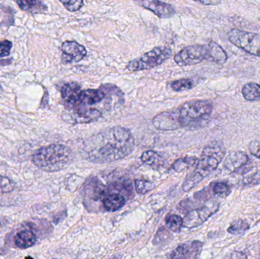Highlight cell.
<instances>
[{
    "instance_id": "17",
    "label": "cell",
    "mask_w": 260,
    "mask_h": 259,
    "mask_svg": "<svg viewBox=\"0 0 260 259\" xmlns=\"http://www.w3.org/2000/svg\"><path fill=\"white\" fill-rule=\"evenodd\" d=\"M37 238L35 234L29 230L20 231L15 235V245L19 249H28L36 243Z\"/></svg>"
},
{
    "instance_id": "5",
    "label": "cell",
    "mask_w": 260,
    "mask_h": 259,
    "mask_svg": "<svg viewBox=\"0 0 260 259\" xmlns=\"http://www.w3.org/2000/svg\"><path fill=\"white\" fill-rule=\"evenodd\" d=\"M212 109V103L208 100H191L183 103L177 109L182 127L200 125L208 120Z\"/></svg>"
},
{
    "instance_id": "22",
    "label": "cell",
    "mask_w": 260,
    "mask_h": 259,
    "mask_svg": "<svg viewBox=\"0 0 260 259\" xmlns=\"http://www.w3.org/2000/svg\"><path fill=\"white\" fill-rule=\"evenodd\" d=\"M250 229V225L244 220H238L233 222L228 228V233L232 235H243Z\"/></svg>"
},
{
    "instance_id": "8",
    "label": "cell",
    "mask_w": 260,
    "mask_h": 259,
    "mask_svg": "<svg viewBox=\"0 0 260 259\" xmlns=\"http://www.w3.org/2000/svg\"><path fill=\"white\" fill-rule=\"evenodd\" d=\"M220 204L218 202H209L208 205L196 208L189 211L183 219V226L192 229L203 225L209 217H212L219 209Z\"/></svg>"
},
{
    "instance_id": "24",
    "label": "cell",
    "mask_w": 260,
    "mask_h": 259,
    "mask_svg": "<svg viewBox=\"0 0 260 259\" xmlns=\"http://www.w3.org/2000/svg\"><path fill=\"white\" fill-rule=\"evenodd\" d=\"M213 196L218 198H226L230 195L231 187L224 182H218L214 184L212 188Z\"/></svg>"
},
{
    "instance_id": "3",
    "label": "cell",
    "mask_w": 260,
    "mask_h": 259,
    "mask_svg": "<svg viewBox=\"0 0 260 259\" xmlns=\"http://www.w3.org/2000/svg\"><path fill=\"white\" fill-rule=\"evenodd\" d=\"M227 59L226 52L215 42L188 46L174 56V61L180 66L197 65L204 60L224 64Z\"/></svg>"
},
{
    "instance_id": "6",
    "label": "cell",
    "mask_w": 260,
    "mask_h": 259,
    "mask_svg": "<svg viewBox=\"0 0 260 259\" xmlns=\"http://www.w3.org/2000/svg\"><path fill=\"white\" fill-rule=\"evenodd\" d=\"M172 55V50L167 47H158L142 55L141 57L130 61L126 66L129 71H143L158 66Z\"/></svg>"
},
{
    "instance_id": "20",
    "label": "cell",
    "mask_w": 260,
    "mask_h": 259,
    "mask_svg": "<svg viewBox=\"0 0 260 259\" xmlns=\"http://www.w3.org/2000/svg\"><path fill=\"white\" fill-rule=\"evenodd\" d=\"M242 94L249 101L260 100V85L254 82L246 84L242 88Z\"/></svg>"
},
{
    "instance_id": "11",
    "label": "cell",
    "mask_w": 260,
    "mask_h": 259,
    "mask_svg": "<svg viewBox=\"0 0 260 259\" xmlns=\"http://www.w3.org/2000/svg\"><path fill=\"white\" fill-rule=\"evenodd\" d=\"M62 61L66 63L80 62L87 55L85 47L76 41H67L62 43Z\"/></svg>"
},
{
    "instance_id": "33",
    "label": "cell",
    "mask_w": 260,
    "mask_h": 259,
    "mask_svg": "<svg viewBox=\"0 0 260 259\" xmlns=\"http://www.w3.org/2000/svg\"><path fill=\"white\" fill-rule=\"evenodd\" d=\"M192 1L197 2L201 4L206 5V6H215V5L219 4L221 0H192Z\"/></svg>"
},
{
    "instance_id": "10",
    "label": "cell",
    "mask_w": 260,
    "mask_h": 259,
    "mask_svg": "<svg viewBox=\"0 0 260 259\" xmlns=\"http://www.w3.org/2000/svg\"><path fill=\"white\" fill-rule=\"evenodd\" d=\"M152 124L160 131H173L182 127L177 109L158 114L153 119Z\"/></svg>"
},
{
    "instance_id": "32",
    "label": "cell",
    "mask_w": 260,
    "mask_h": 259,
    "mask_svg": "<svg viewBox=\"0 0 260 259\" xmlns=\"http://www.w3.org/2000/svg\"><path fill=\"white\" fill-rule=\"evenodd\" d=\"M248 149L250 153L253 156L256 157V158L260 160V141L259 140L252 141L249 144Z\"/></svg>"
},
{
    "instance_id": "28",
    "label": "cell",
    "mask_w": 260,
    "mask_h": 259,
    "mask_svg": "<svg viewBox=\"0 0 260 259\" xmlns=\"http://www.w3.org/2000/svg\"><path fill=\"white\" fill-rule=\"evenodd\" d=\"M15 184L12 179L0 175V193H9L14 191Z\"/></svg>"
},
{
    "instance_id": "1",
    "label": "cell",
    "mask_w": 260,
    "mask_h": 259,
    "mask_svg": "<svg viewBox=\"0 0 260 259\" xmlns=\"http://www.w3.org/2000/svg\"><path fill=\"white\" fill-rule=\"evenodd\" d=\"M134 149V138L129 129L114 126L88 138L84 144L83 152L88 161L105 164L129 156Z\"/></svg>"
},
{
    "instance_id": "31",
    "label": "cell",
    "mask_w": 260,
    "mask_h": 259,
    "mask_svg": "<svg viewBox=\"0 0 260 259\" xmlns=\"http://www.w3.org/2000/svg\"><path fill=\"white\" fill-rule=\"evenodd\" d=\"M12 47V44L11 41H8V40L1 41L0 42V57L9 56Z\"/></svg>"
},
{
    "instance_id": "2",
    "label": "cell",
    "mask_w": 260,
    "mask_h": 259,
    "mask_svg": "<svg viewBox=\"0 0 260 259\" xmlns=\"http://www.w3.org/2000/svg\"><path fill=\"white\" fill-rule=\"evenodd\" d=\"M225 154V147L223 144L212 143L206 146L203 149L201 158L198 160L195 170L186 176L182 187L183 191L192 190L206 176L215 171L224 159Z\"/></svg>"
},
{
    "instance_id": "30",
    "label": "cell",
    "mask_w": 260,
    "mask_h": 259,
    "mask_svg": "<svg viewBox=\"0 0 260 259\" xmlns=\"http://www.w3.org/2000/svg\"><path fill=\"white\" fill-rule=\"evenodd\" d=\"M243 184L244 186H249V187L259 185L260 184V170H257L250 176L244 178L243 179Z\"/></svg>"
},
{
    "instance_id": "18",
    "label": "cell",
    "mask_w": 260,
    "mask_h": 259,
    "mask_svg": "<svg viewBox=\"0 0 260 259\" xmlns=\"http://www.w3.org/2000/svg\"><path fill=\"white\" fill-rule=\"evenodd\" d=\"M104 206L108 211H117L123 208L126 204L124 196L118 193H113L105 196L103 199Z\"/></svg>"
},
{
    "instance_id": "15",
    "label": "cell",
    "mask_w": 260,
    "mask_h": 259,
    "mask_svg": "<svg viewBox=\"0 0 260 259\" xmlns=\"http://www.w3.org/2000/svg\"><path fill=\"white\" fill-rule=\"evenodd\" d=\"M249 161L250 158L245 152H233L224 159V167L230 173H237L247 165Z\"/></svg>"
},
{
    "instance_id": "27",
    "label": "cell",
    "mask_w": 260,
    "mask_h": 259,
    "mask_svg": "<svg viewBox=\"0 0 260 259\" xmlns=\"http://www.w3.org/2000/svg\"><path fill=\"white\" fill-rule=\"evenodd\" d=\"M167 226L171 231L177 232L183 227V220L177 214H173L167 218Z\"/></svg>"
},
{
    "instance_id": "16",
    "label": "cell",
    "mask_w": 260,
    "mask_h": 259,
    "mask_svg": "<svg viewBox=\"0 0 260 259\" xmlns=\"http://www.w3.org/2000/svg\"><path fill=\"white\" fill-rule=\"evenodd\" d=\"M105 91L102 89H88L85 91H82L79 100V105H94L100 103L105 97ZM78 105V106H79Z\"/></svg>"
},
{
    "instance_id": "29",
    "label": "cell",
    "mask_w": 260,
    "mask_h": 259,
    "mask_svg": "<svg viewBox=\"0 0 260 259\" xmlns=\"http://www.w3.org/2000/svg\"><path fill=\"white\" fill-rule=\"evenodd\" d=\"M64 7L71 12H77L84 6L83 0H59Z\"/></svg>"
},
{
    "instance_id": "7",
    "label": "cell",
    "mask_w": 260,
    "mask_h": 259,
    "mask_svg": "<svg viewBox=\"0 0 260 259\" xmlns=\"http://www.w3.org/2000/svg\"><path fill=\"white\" fill-rule=\"evenodd\" d=\"M229 39L234 45L250 54L260 57V33L235 28L229 32Z\"/></svg>"
},
{
    "instance_id": "12",
    "label": "cell",
    "mask_w": 260,
    "mask_h": 259,
    "mask_svg": "<svg viewBox=\"0 0 260 259\" xmlns=\"http://www.w3.org/2000/svg\"><path fill=\"white\" fill-rule=\"evenodd\" d=\"M139 6L152 12L160 18H168L176 13L175 9L171 5L159 0H134Z\"/></svg>"
},
{
    "instance_id": "21",
    "label": "cell",
    "mask_w": 260,
    "mask_h": 259,
    "mask_svg": "<svg viewBox=\"0 0 260 259\" xmlns=\"http://www.w3.org/2000/svg\"><path fill=\"white\" fill-rule=\"evenodd\" d=\"M141 160L144 164L154 168L161 167L164 164L163 158L154 151H147L144 152L141 157Z\"/></svg>"
},
{
    "instance_id": "19",
    "label": "cell",
    "mask_w": 260,
    "mask_h": 259,
    "mask_svg": "<svg viewBox=\"0 0 260 259\" xmlns=\"http://www.w3.org/2000/svg\"><path fill=\"white\" fill-rule=\"evenodd\" d=\"M21 10L28 13H41L47 10V6L41 0H14Z\"/></svg>"
},
{
    "instance_id": "14",
    "label": "cell",
    "mask_w": 260,
    "mask_h": 259,
    "mask_svg": "<svg viewBox=\"0 0 260 259\" xmlns=\"http://www.w3.org/2000/svg\"><path fill=\"white\" fill-rule=\"evenodd\" d=\"M81 93V86L76 82L65 84L61 89L62 100L70 109H73L79 105Z\"/></svg>"
},
{
    "instance_id": "9",
    "label": "cell",
    "mask_w": 260,
    "mask_h": 259,
    "mask_svg": "<svg viewBox=\"0 0 260 259\" xmlns=\"http://www.w3.org/2000/svg\"><path fill=\"white\" fill-rule=\"evenodd\" d=\"M102 117V113L97 109H85L80 106L70 109L67 117H63L66 121L72 124H83L97 121Z\"/></svg>"
},
{
    "instance_id": "23",
    "label": "cell",
    "mask_w": 260,
    "mask_h": 259,
    "mask_svg": "<svg viewBox=\"0 0 260 259\" xmlns=\"http://www.w3.org/2000/svg\"><path fill=\"white\" fill-rule=\"evenodd\" d=\"M198 158H190V157H186L184 158H180L174 162L173 165V168L177 172H182L183 170H186L189 167H192V166L197 165L198 162Z\"/></svg>"
},
{
    "instance_id": "13",
    "label": "cell",
    "mask_w": 260,
    "mask_h": 259,
    "mask_svg": "<svg viewBox=\"0 0 260 259\" xmlns=\"http://www.w3.org/2000/svg\"><path fill=\"white\" fill-rule=\"evenodd\" d=\"M203 243L200 241L188 242L177 246L171 253L172 258H197L203 250Z\"/></svg>"
},
{
    "instance_id": "4",
    "label": "cell",
    "mask_w": 260,
    "mask_h": 259,
    "mask_svg": "<svg viewBox=\"0 0 260 259\" xmlns=\"http://www.w3.org/2000/svg\"><path fill=\"white\" fill-rule=\"evenodd\" d=\"M73 158L70 147L63 144H53L38 149L32 156V162L41 170L52 173L65 169Z\"/></svg>"
},
{
    "instance_id": "26",
    "label": "cell",
    "mask_w": 260,
    "mask_h": 259,
    "mask_svg": "<svg viewBox=\"0 0 260 259\" xmlns=\"http://www.w3.org/2000/svg\"><path fill=\"white\" fill-rule=\"evenodd\" d=\"M136 190L139 194H146L148 192L154 190L155 184L151 181L145 180V179H136L135 181Z\"/></svg>"
},
{
    "instance_id": "25",
    "label": "cell",
    "mask_w": 260,
    "mask_h": 259,
    "mask_svg": "<svg viewBox=\"0 0 260 259\" xmlns=\"http://www.w3.org/2000/svg\"><path fill=\"white\" fill-rule=\"evenodd\" d=\"M193 82L191 79H183L173 82L171 83V88L174 91L181 92V91L191 89L193 88Z\"/></svg>"
}]
</instances>
